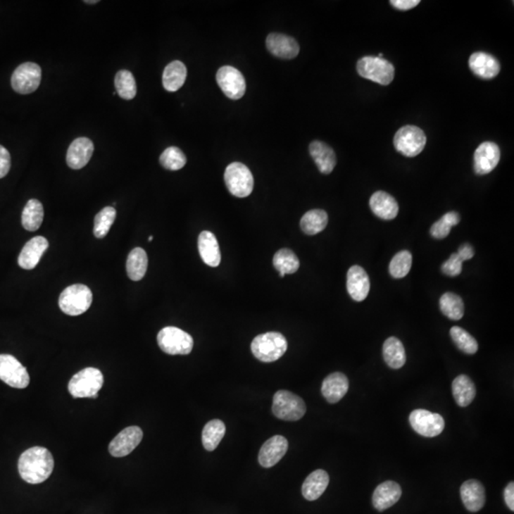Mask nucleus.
I'll return each mask as SVG.
<instances>
[{
	"label": "nucleus",
	"instance_id": "f257e3e1",
	"mask_svg": "<svg viewBox=\"0 0 514 514\" xmlns=\"http://www.w3.org/2000/svg\"><path fill=\"white\" fill-rule=\"evenodd\" d=\"M55 467V460L46 448L32 447L24 451L18 460V472L29 484H40L47 480Z\"/></svg>",
	"mask_w": 514,
	"mask_h": 514
},
{
	"label": "nucleus",
	"instance_id": "f03ea898",
	"mask_svg": "<svg viewBox=\"0 0 514 514\" xmlns=\"http://www.w3.org/2000/svg\"><path fill=\"white\" fill-rule=\"evenodd\" d=\"M288 342L280 332H266L257 335L251 345V353L256 358L265 363L277 361L285 354Z\"/></svg>",
	"mask_w": 514,
	"mask_h": 514
},
{
	"label": "nucleus",
	"instance_id": "7ed1b4c3",
	"mask_svg": "<svg viewBox=\"0 0 514 514\" xmlns=\"http://www.w3.org/2000/svg\"><path fill=\"white\" fill-rule=\"evenodd\" d=\"M104 384L102 372L96 368H86L70 380L69 392L74 399H96Z\"/></svg>",
	"mask_w": 514,
	"mask_h": 514
},
{
	"label": "nucleus",
	"instance_id": "20e7f679",
	"mask_svg": "<svg viewBox=\"0 0 514 514\" xmlns=\"http://www.w3.org/2000/svg\"><path fill=\"white\" fill-rule=\"evenodd\" d=\"M93 302V294L87 286L75 284L68 287L59 296V307L68 315L77 316L87 312Z\"/></svg>",
	"mask_w": 514,
	"mask_h": 514
},
{
	"label": "nucleus",
	"instance_id": "39448f33",
	"mask_svg": "<svg viewBox=\"0 0 514 514\" xmlns=\"http://www.w3.org/2000/svg\"><path fill=\"white\" fill-rule=\"evenodd\" d=\"M356 68L360 77L384 86L392 82L396 73L391 62L378 56H364L357 62Z\"/></svg>",
	"mask_w": 514,
	"mask_h": 514
},
{
	"label": "nucleus",
	"instance_id": "423d86ee",
	"mask_svg": "<svg viewBox=\"0 0 514 514\" xmlns=\"http://www.w3.org/2000/svg\"><path fill=\"white\" fill-rule=\"evenodd\" d=\"M159 348L170 356H187L194 348V339L188 332L177 328L166 327L158 334Z\"/></svg>",
	"mask_w": 514,
	"mask_h": 514
},
{
	"label": "nucleus",
	"instance_id": "0eeeda50",
	"mask_svg": "<svg viewBox=\"0 0 514 514\" xmlns=\"http://www.w3.org/2000/svg\"><path fill=\"white\" fill-rule=\"evenodd\" d=\"M272 413L285 421L300 420L305 415V402L301 397L289 391H278L273 396Z\"/></svg>",
	"mask_w": 514,
	"mask_h": 514
},
{
	"label": "nucleus",
	"instance_id": "6e6552de",
	"mask_svg": "<svg viewBox=\"0 0 514 514\" xmlns=\"http://www.w3.org/2000/svg\"><path fill=\"white\" fill-rule=\"evenodd\" d=\"M224 180L232 196L247 197L253 190V177L250 169L240 162H234L226 168Z\"/></svg>",
	"mask_w": 514,
	"mask_h": 514
},
{
	"label": "nucleus",
	"instance_id": "1a4fd4ad",
	"mask_svg": "<svg viewBox=\"0 0 514 514\" xmlns=\"http://www.w3.org/2000/svg\"><path fill=\"white\" fill-rule=\"evenodd\" d=\"M427 137L423 130L416 126H404L394 135V147L407 158L418 156L426 146Z\"/></svg>",
	"mask_w": 514,
	"mask_h": 514
},
{
	"label": "nucleus",
	"instance_id": "9d476101",
	"mask_svg": "<svg viewBox=\"0 0 514 514\" xmlns=\"http://www.w3.org/2000/svg\"><path fill=\"white\" fill-rule=\"evenodd\" d=\"M42 68L37 63L26 62L20 65L11 78L12 88L16 93L29 94L34 93L42 82Z\"/></svg>",
	"mask_w": 514,
	"mask_h": 514
},
{
	"label": "nucleus",
	"instance_id": "9b49d317",
	"mask_svg": "<svg viewBox=\"0 0 514 514\" xmlns=\"http://www.w3.org/2000/svg\"><path fill=\"white\" fill-rule=\"evenodd\" d=\"M0 380L15 389H25L30 384L26 368L10 354H0Z\"/></svg>",
	"mask_w": 514,
	"mask_h": 514
},
{
	"label": "nucleus",
	"instance_id": "f8f14e48",
	"mask_svg": "<svg viewBox=\"0 0 514 514\" xmlns=\"http://www.w3.org/2000/svg\"><path fill=\"white\" fill-rule=\"evenodd\" d=\"M410 423L418 434L425 437H437L442 434L445 427V421L442 416L426 410L411 411Z\"/></svg>",
	"mask_w": 514,
	"mask_h": 514
},
{
	"label": "nucleus",
	"instance_id": "ddd939ff",
	"mask_svg": "<svg viewBox=\"0 0 514 514\" xmlns=\"http://www.w3.org/2000/svg\"><path fill=\"white\" fill-rule=\"evenodd\" d=\"M216 81L222 92L229 99H242L246 92V81L242 73L237 68L224 66L218 70Z\"/></svg>",
	"mask_w": 514,
	"mask_h": 514
},
{
	"label": "nucleus",
	"instance_id": "4468645a",
	"mask_svg": "<svg viewBox=\"0 0 514 514\" xmlns=\"http://www.w3.org/2000/svg\"><path fill=\"white\" fill-rule=\"evenodd\" d=\"M143 432L139 427L131 426L119 432L109 445V453L113 457L129 456L142 442Z\"/></svg>",
	"mask_w": 514,
	"mask_h": 514
},
{
	"label": "nucleus",
	"instance_id": "2eb2a0df",
	"mask_svg": "<svg viewBox=\"0 0 514 514\" xmlns=\"http://www.w3.org/2000/svg\"><path fill=\"white\" fill-rule=\"evenodd\" d=\"M500 149L494 142H484L475 153V170L479 175H488L500 161Z\"/></svg>",
	"mask_w": 514,
	"mask_h": 514
},
{
	"label": "nucleus",
	"instance_id": "dca6fc26",
	"mask_svg": "<svg viewBox=\"0 0 514 514\" xmlns=\"http://www.w3.org/2000/svg\"><path fill=\"white\" fill-rule=\"evenodd\" d=\"M288 440L282 435H275L267 440L259 451V464L264 468L275 466L288 451Z\"/></svg>",
	"mask_w": 514,
	"mask_h": 514
},
{
	"label": "nucleus",
	"instance_id": "f3484780",
	"mask_svg": "<svg viewBox=\"0 0 514 514\" xmlns=\"http://www.w3.org/2000/svg\"><path fill=\"white\" fill-rule=\"evenodd\" d=\"M94 146L87 137H78L69 146L67 151V164L73 170L85 167L93 156Z\"/></svg>",
	"mask_w": 514,
	"mask_h": 514
},
{
	"label": "nucleus",
	"instance_id": "a211bd4d",
	"mask_svg": "<svg viewBox=\"0 0 514 514\" xmlns=\"http://www.w3.org/2000/svg\"><path fill=\"white\" fill-rule=\"evenodd\" d=\"M266 46L272 55L282 59L296 58L300 51L299 43L294 37L277 32L268 36Z\"/></svg>",
	"mask_w": 514,
	"mask_h": 514
},
{
	"label": "nucleus",
	"instance_id": "6ab92c4d",
	"mask_svg": "<svg viewBox=\"0 0 514 514\" xmlns=\"http://www.w3.org/2000/svg\"><path fill=\"white\" fill-rule=\"evenodd\" d=\"M370 283L369 275L363 268L353 266L347 275V289L351 299L357 302L363 301L370 293Z\"/></svg>",
	"mask_w": 514,
	"mask_h": 514
},
{
	"label": "nucleus",
	"instance_id": "aec40b11",
	"mask_svg": "<svg viewBox=\"0 0 514 514\" xmlns=\"http://www.w3.org/2000/svg\"><path fill=\"white\" fill-rule=\"evenodd\" d=\"M49 247L48 240L43 237L32 238L24 246L18 256V265L24 270L35 269Z\"/></svg>",
	"mask_w": 514,
	"mask_h": 514
},
{
	"label": "nucleus",
	"instance_id": "412c9836",
	"mask_svg": "<svg viewBox=\"0 0 514 514\" xmlns=\"http://www.w3.org/2000/svg\"><path fill=\"white\" fill-rule=\"evenodd\" d=\"M463 504L468 510L476 513L484 507L486 503L485 488L475 479H470L463 483L460 489Z\"/></svg>",
	"mask_w": 514,
	"mask_h": 514
},
{
	"label": "nucleus",
	"instance_id": "4be33fe9",
	"mask_svg": "<svg viewBox=\"0 0 514 514\" xmlns=\"http://www.w3.org/2000/svg\"><path fill=\"white\" fill-rule=\"evenodd\" d=\"M469 64L473 74L483 80H492L497 77L500 72L499 61L494 56L483 51L472 54Z\"/></svg>",
	"mask_w": 514,
	"mask_h": 514
},
{
	"label": "nucleus",
	"instance_id": "5701e85b",
	"mask_svg": "<svg viewBox=\"0 0 514 514\" xmlns=\"http://www.w3.org/2000/svg\"><path fill=\"white\" fill-rule=\"evenodd\" d=\"M402 495L401 487L394 481H386L375 489L372 494V504L376 510L383 511L399 501Z\"/></svg>",
	"mask_w": 514,
	"mask_h": 514
},
{
	"label": "nucleus",
	"instance_id": "b1692460",
	"mask_svg": "<svg viewBox=\"0 0 514 514\" xmlns=\"http://www.w3.org/2000/svg\"><path fill=\"white\" fill-rule=\"evenodd\" d=\"M349 391V380L342 372H334L322 383V394L331 404L339 402Z\"/></svg>",
	"mask_w": 514,
	"mask_h": 514
},
{
	"label": "nucleus",
	"instance_id": "393cba45",
	"mask_svg": "<svg viewBox=\"0 0 514 514\" xmlns=\"http://www.w3.org/2000/svg\"><path fill=\"white\" fill-rule=\"evenodd\" d=\"M370 209L377 218L391 220L399 215V203L391 194L380 191L373 194L370 199Z\"/></svg>",
	"mask_w": 514,
	"mask_h": 514
},
{
	"label": "nucleus",
	"instance_id": "a878e982",
	"mask_svg": "<svg viewBox=\"0 0 514 514\" xmlns=\"http://www.w3.org/2000/svg\"><path fill=\"white\" fill-rule=\"evenodd\" d=\"M199 251L205 264L213 268L219 266L221 253L215 234L208 231L202 232L199 237Z\"/></svg>",
	"mask_w": 514,
	"mask_h": 514
},
{
	"label": "nucleus",
	"instance_id": "bb28decb",
	"mask_svg": "<svg viewBox=\"0 0 514 514\" xmlns=\"http://www.w3.org/2000/svg\"><path fill=\"white\" fill-rule=\"evenodd\" d=\"M310 153L322 174H331L337 165V156L329 145L322 142H313L310 145Z\"/></svg>",
	"mask_w": 514,
	"mask_h": 514
},
{
	"label": "nucleus",
	"instance_id": "cd10ccee",
	"mask_svg": "<svg viewBox=\"0 0 514 514\" xmlns=\"http://www.w3.org/2000/svg\"><path fill=\"white\" fill-rule=\"evenodd\" d=\"M329 483L328 473L323 470H315L306 478L305 482L303 483V496L308 501H315L324 494Z\"/></svg>",
	"mask_w": 514,
	"mask_h": 514
},
{
	"label": "nucleus",
	"instance_id": "c85d7f7f",
	"mask_svg": "<svg viewBox=\"0 0 514 514\" xmlns=\"http://www.w3.org/2000/svg\"><path fill=\"white\" fill-rule=\"evenodd\" d=\"M187 78V68L183 62L175 61L168 64L162 75V83L165 90L177 92L185 83Z\"/></svg>",
	"mask_w": 514,
	"mask_h": 514
},
{
	"label": "nucleus",
	"instance_id": "c756f323",
	"mask_svg": "<svg viewBox=\"0 0 514 514\" xmlns=\"http://www.w3.org/2000/svg\"><path fill=\"white\" fill-rule=\"evenodd\" d=\"M453 394L457 405L460 407H467L476 396L475 383L469 376L464 375L457 376L453 382Z\"/></svg>",
	"mask_w": 514,
	"mask_h": 514
},
{
	"label": "nucleus",
	"instance_id": "7c9ffc66",
	"mask_svg": "<svg viewBox=\"0 0 514 514\" xmlns=\"http://www.w3.org/2000/svg\"><path fill=\"white\" fill-rule=\"evenodd\" d=\"M383 356L391 369H400L406 363V351L401 341L396 337H389L383 345Z\"/></svg>",
	"mask_w": 514,
	"mask_h": 514
},
{
	"label": "nucleus",
	"instance_id": "2f4dec72",
	"mask_svg": "<svg viewBox=\"0 0 514 514\" xmlns=\"http://www.w3.org/2000/svg\"><path fill=\"white\" fill-rule=\"evenodd\" d=\"M127 273L132 281L142 280L148 269V256L142 248H135L129 253L126 264Z\"/></svg>",
	"mask_w": 514,
	"mask_h": 514
},
{
	"label": "nucleus",
	"instance_id": "473e14b6",
	"mask_svg": "<svg viewBox=\"0 0 514 514\" xmlns=\"http://www.w3.org/2000/svg\"><path fill=\"white\" fill-rule=\"evenodd\" d=\"M44 218L42 203L37 199H31L24 207L21 222L23 228L29 232H36L40 228Z\"/></svg>",
	"mask_w": 514,
	"mask_h": 514
},
{
	"label": "nucleus",
	"instance_id": "72a5a7b5",
	"mask_svg": "<svg viewBox=\"0 0 514 514\" xmlns=\"http://www.w3.org/2000/svg\"><path fill=\"white\" fill-rule=\"evenodd\" d=\"M328 215L325 211L311 210L303 215L301 221H300V227L306 234L315 235L324 231L328 225Z\"/></svg>",
	"mask_w": 514,
	"mask_h": 514
},
{
	"label": "nucleus",
	"instance_id": "f704fd0d",
	"mask_svg": "<svg viewBox=\"0 0 514 514\" xmlns=\"http://www.w3.org/2000/svg\"><path fill=\"white\" fill-rule=\"evenodd\" d=\"M226 434V426L219 419L208 422L202 432V444L206 450L215 451Z\"/></svg>",
	"mask_w": 514,
	"mask_h": 514
},
{
	"label": "nucleus",
	"instance_id": "c9c22d12",
	"mask_svg": "<svg viewBox=\"0 0 514 514\" xmlns=\"http://www.w3.org/2000/svg\"><path fill=\"white\" fill-rule=\"evenodd\" d=\"M272 264L280 272L281 277L286 275H293L299 270L300 266L299 257L289 249H281L278 251L273 256Z\"/></svg>",
	"mask_w": 514,
	"mask_h": 514
},
{
	"label": "nucleus",
	"instance_id": "e433bc0d",
	"mask_svg": "<svg viewBox=\"0 0 514 514\" xmlns=\"http://www.w3.org/2000/svg\"><path fill=\"white\" fill-rule=\"evenodd\" d=\"M441 312L451 320H460L464 315V302L453 293L444 294L440 299Z\"/></svg>",
	"mask_w": 514,
	"mask_h": 514
},
{
	"label": "nucleus",
	"instance_id": "4c0bfd02",
	"mask_svg": "<svg viewBox=\"0 0 514 514\" xmlns=\"http://www.w3.org/2000/svg\"><path fill=\"white\" fill-rule=\"evenodd\" d=\"M115 86L116 93L121 99L131 100L137 96V83L134 75L127 70H121L116 73Z\"/></svg>",
	"mask_w": 514,
	"mask_h": 514
},
{
	"label": "nucleus",
	"instance_id": "58836bf2",
	"mask_svg": "<svg viewBox=\"0 0 514 514\" xmlns=\"http://www.w3.org/2000/svg\"><path fill=\"white\" fill-rule=\"evenodd\" d=\"M116 211L113 207H105L94 218V234L97 238H104L115 222Z\"/></svg>",
	"mask_w": 514,
	"mask_h": 514
},
{
	"label": "nucleus",
	"instance_id": "ea45409f",
	"mask_svg": "<svg viewBox=\"0 0 514 514\" xmlns=\"http://www.w3.org/2000/svg\"><path fill=\"white\" fill-rule=\"evenodd\" d=\"M413 265V256L408 251H401L396 253L389 264V273L394 278L400 280L410 272Z\"/></svg>",
	"mask_w": 514,
	"mask_h": 514
},
{
	"label": "nucleus",
	"instance_id": "a19ab883",
	"mask_svg": "<svg viewBox=\"0 0 514 514\" xmlns=\"http://www.w3.org/2000/svg\"><path fill=\"white\" fill-rule=\"evenodd\" d=\"M450 332L453 342L463 353L475 354L478 351L477 341L464 329L456 326L451 329Z\"/></svg>",
	"mask_w": 514,
	"mask_h": 514
},
{
	"label": "nucleus",
	"instance_id": "79ce46f5",
	"mask_svg": "<svg viewBox=\"0 0 514 514\" xmlns=\"http://www.w3.org/2000/svg\"><path fill=\"white\" fill-rule=\"evenodd\" d=\"M159 162L166 170H178L185 166L187 158L180 148L169 147L161 153Z\"/></svg>",
	"mask_w": 514,
	"mask_h": 514
},
{
	"label": "nucleus",
	"instance_id": "37998d69",
	"mask_svg": "<svg viewBox=\"0 0 514 514\" xmlns=\"http://www.w3.org/2000/svg\"><path fill=\"white\" fill-rule=\"evenodd\" d=\"M460 222L458 213L450 212L444 215L439 220L435 222L431 228L432 237L443 239L450 234L451 227L456 226Z\"/></svg>",
	"mask_w": 514,
	"mask_h": 514
},
{
	"label": "nucleus",
	"instance_id": "c03bdc74",
	"mask_svg": "<svg viewBox=\"0 0 514 514\" xmlns=\"http://www.w3.org/2000/svg\"><path fill=\"white\" fill-rule=\"evenodd\" d=\"M463 261L457 256V253H453L450 256V258L445 262L441 267L443 273H445L448 277H457L462 272Z\"/></svg>",
	"mask_w": 514,
	"mask_h": 514
},
{
	"label": "nucleus",
	"instance_id": "a18cd8bd",
	"mask_svg": "<svg viewBox=\"0 0 514 514\" xmlns=\"http://www.w3.org/2000/svg\"><path fill=\"white\" fill-rule=\"evenodd\" d=\"M11 169V154L4 146L0 145V180L6 177Z\"/></svg>",
	"mask_w": 514,
	"mask_h": 514
},
{
	"label": "nucleus",
	"instance_id": "49530a36",
	"mask_svg": "<svg viewBox=\"0 0 514 514\" xmlns=\"http://www.w3.org/2000/svg\"><path fill=\"white\" fill-rule=\"evenodd\" d=\"M420 4L419 0H391V4L396 7V9L401 11H408L413 9Z\"/></svg>",
	"mask_w": 514,
	"mask_h": 514
},
{
	"label": "nucleus",
	"instance_id": "de8ad7c7",
	"mask_svg": "<svg viewBox=\"0 0 514 514\" xmlns=\"http://www.w3.org/2000/svg\"><path fill=\"white\" fill-rule=\"evenodd\" d=\"M457 256L462 261H470L475 256V251L470 244H463L460 246L458 251H457Z\"/></svg>",
	"mask_w": 514,
	"mask_h": 514
},
{
	"label": "nucleus",
	"instance_id": "09e8293b",
	"mask_svg": "<svg viewBox=\"0 0 514 514\" xmlns=\"http://www.w3.org/2000/svg\"><path fill=\"white\" fill-rule=\"evenodd\" d=\"M504 497L506 504L510 508V510H514V483L510 482L505 489Z\"/></svg>",
	"mask_w": 514,
	"mask_h": 514
},
{
	"label": "nucleus",
	"instance_id": "8fccbe9b",
	"mask_svg": "<svg viewBox=\"0 0 514 514\" xmlns=\"http://www.w3.org/2000/svg\"><path fill=\"white\" fill-rule=\"evenodd\" d=\"M84 2H85V4H99V1H97V0H93V1H84Z\"/></svg>",
	"mask_w": 514,
	"mask_h": 514
},
{
	"label": "nucleus",
	"instance_id": "3c124183",
	"mask_svg": "<svg viewBox=\"0 0 514 514\" xmlns=\"http://www.w3.org/2000/svg\"><path fill=\"white\" fill-rule=\"evenodd\" d=\"M153 237H149V242H153Z\"/></svg>",
	"mask_w": 514,
	"mask_h": 514
}]
</instances>
